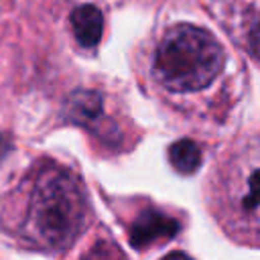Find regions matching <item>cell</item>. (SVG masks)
I'll use <instances>...</instances> for the list:
<instances>
[{
    "label": "cell",
    "mask_w": 260,
    "mask_h": 260,
    "mask_svg": "<svg viewBox=\"0 0 260 260\" xmlns=\"http://www.w3.org/2000/svg\"><path fill=\"white\" fill-rule=\"evenodd\" d=\"M89 223V205L79 181L57 165L37 171L2 213L4 232L22 248L63 252Z\"/></svg>",
    "instance_id": "cell-1"
},
{
    "label": "cell",
    "mask_w": 260,
    "mask_h": 260,
    "mask_svg": "<svg viewBox=\"0 0 260 260\" xmlns=\"http://www.w3.org/2000/svg\"><path fill=\"white\" fill-rule=\"evenodd\" d=\"M211 209L234 242L260 248V138L244 144L217 173Z\"/></svg>",
    "instance_id": "cell-2"
},
{
    "label": "cell",
    "mask_w": 260,
    "mask_h": 260,
    "mask_svg": "<svg viewBox=\"0 0 260 260\" xmlns=\"http://www.w3.org/2000/svg\"><path fill=\"white\" fill-rule=\"evenodd\" d=\"M225 53L219 41L195 24H175L160 39L154 53V75L175 93L207 87L223 69Z\"/></svg>",
    "instance_id": "cell-3"
},
{
    "label": "cell",
    "mask_w": 260,
    "mask_h": 260,
    "mask_svg": "<svg viewBox=\"0 0 260 260\" xmlns=\"http://www.w3.org/2000/svg\"><path fill=\"white\" fill-rule=\"evenodd\" d=\"M179 230H181V223L175 217L158 209H144L130 223L128 240L136 250H142V248H150L158 242H167L175 238Z\"/></svg>",
    "instance_id": "cell-4"
},
{
    "label": "cell",
    "mask_w": 260,
    "mask_h": 260,
    "mask_svg": "<svg viewBox=\"0 0 260 260\" xmlns=\"http://www.w3.org/2000/svg\"><path fill=\"white\" fill-rule=\"evenodd\" d=\"M71 26H73V32H75V39L79 41V45L91 49L102 39L104 16L95 6L83 4L71 12Z\"/></svg>",
    "instance_id": "cell-5"
},
{
    "label": "cell",
    "mask_w": 260,
    "mask_h": 260,
    "mask_svg": "<svg viewBox=\"0 0 260 260\" xmlns=\"http://www.w3.org/2000/svg\"><path fill=\"white\" fill-rule=\"evenodd\" d=\"M102 114V98L98 91L79 89L69 95L65 106V118L75 124H89Z\"/></svg>",
    "instance_id": "cell-6"
},
{
    "label": "cell",
    "mask_w": 260,
    "mask_h": 260,
    "mask_svg": "<svg viewBox=\"0 0 260 260\" xmlns=\"http://www.w3.org/2000/svg\"><path fill=\"white\" fill-rule=\"evenodd\" d=\"M169 160L177 173L191 175L201 165V148L193 140H187V138L177 140L169 148Z\"/></svg>",
    "instance_id": "cell-7"
},
{
    "label": "cell",
    "mask_w": 260,
    "mask_h": 260,
    "mask_svg": "<svg viewBox=\"0 0 260 260\" xmlns=\"http://www.w3.org/2000/svg\"><path fill=\"white\" fill-rule=\"evenodd\" d=\"M77 260H128L124 252L110 240H98L93 246H89Z\"/></svg>",
    "instance_id": "cell-8"
},
{
    "label": "cell",
    "mask_w": 260,
    "mask_h": 260,
    "mask_svg": "<svg viewBox=\"0 0 260 260\" xmlns=\"http://www.w3.org/2000/svg\"><path fill=\"white\" fill-rule=\"evenodd\" d=\"M248 47H250V53L254 55V59L260 63V16H256L254 22H252V26H250Z\"/></svg>",
    "instance_id": "cell-9"
},
{
    "label": "cell",
    "mask_w": 260,
    "mask_h": 260,
    "mask_svg": "<svg viewBox=\"0 0 260 260\" xmlns=\"http://www.w3.org/2000/svg\"><path fill=\"white\" fill-rule=\"evenodd\" d=\"M12 150V140L8 134H0V160Z\"/></svg>",
    "instance_id": "cell-10"
},
{
    "label": "cell",
    "mask_w": 260,
    "mask_h": 260,
    "mask_svg": "<svg viewBox=\"0 0 260 260\" xmlns=\"http://www.w3.org/2000/svg\"><path fill=\"white\" fill-rule=\"evenodd\" d=\"M160 260H193L191 256H187L185 252H169L167 256H162Z\"/></svg>",
    "instance_id": "cell-11"
}]
</instances>
